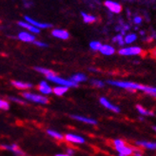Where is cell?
I'll return each instance as SVG.
<instances>
[{
	"label": "cell",
	"instance_id": "2",
	"mask_svg": "<svg viewBox=\"0 0 156 156\" xmlns=\"http://www.w3.org/2000/svg\"><path fill=\"white\" fill-rule=\"evenodd\" d=\"M47 80H49L54 84H57L58 86H63V87H67V88H75L77 87V84L73 83V81H71L69 79H66V78H62L56 74H53L51 76H47Z\"/></svg>",
	"mask_w": 156,
	"mask_h": 156
},
{
	"label": "cell",
	"instance_id": "31",
	"mask_svg": "<svg viewBox=\"0 0 156 156\" xmlns=\"http://www.w3.org/2000/svg\"><path fill=\"white\" fill-rule=\"evenodd\" d=\"M34 44L35 46L39 47V48H47V47L49 46L47 43H45V42H43V41H38V40H35V41L34 42Z\"/></svg>",
	"mask_w": 156,
	"mask_h": 156
},
{
	"label": "cell",
	"instance_id": "30",
	"mask_svg": "<svg viewBox=\"0 0 156 156\" xmlns=\"http://www.w3.org/2000/svg\"><path fill=\"white\" fill-rule=\"evenodd\" d=\"M124 145H126V143H125L123 140H121V139H115V140H113V146L115 147V149H116V147H122Z\"/></svg>",
	"mask_w": 156,
	"mask_h": 156
},
{
	"label": "cell",
	"instance_id": "4",
	"mask_svg": "<svg viewBox=\"0 0 156 156\" xmlns=\"http://www.w3.org/2000/svg\"><path fill=\"white\" fill-rule=\"evenodd\" d=\"M24 20L26 22H28L29 24H30L32 26L39 29V30H42V29H49V28H51L52 25L50 24V23H42V22H39V21H36L34 20V18H32L29 15H25L24 16Z\"/></svg>",
	"mask_w": 156,
	"mask_h": 156
},
{
	"label": "cell",
	"instance_id": "8",
	"mask_svg": "<svg viewBox=\"0 0 156 156\" xmlns=\"http://www.w3.org/2000/svg\"><path fill=\"white\" fill-rule=\"evenodd\" d=\"M104 5L106 6V8L108 11L113 13H120L122 11V6L119 3L114 2V1H110V0H108V1H105Z\"/></svg>",
	"mask_w": 156,
	"mask_h": 156
},
{
	"label": "cell",
	"instance_id": "24",
	"mask_svg": "<svg viewBox=\"0 0 156 156\" xmlns=\"http://www.w3.org/2000/svg\"><path fill=\"white\" fill-rule=\"evenodd\" d=\"M136 110L141 113L142 115H151V116H153L154 113L152 112H150V111H147L146 108L142 106H140V105H137L136 106Z\"/></svg>",
	"mask_w": 156,
	"mask_h": 156
},
{
	"label": "cell",
	"instance_id": "22",
	"mask_svg": "<svg viewBox=\"0 0 156 156\" xmlns=\"http://www.w3.org/2000/svg\"><path fill=\"white\" fill-rule=\"evenodd\" d=\"M139 146L142 147H146V149L150 150H156V143L152 142H147V141H141L139 143Z\"/></svg>",
	"mask_w": 156,
	"mask_h": 156
},
{
	"label": "cell",
	"instance_id": "39",
	"mask_svg": "<svg viewBox=\"0 0 156 156\" xmlns=\"http://www.w3.org/2000/svg\"><path fill=\"white\" fill-rule=\"evenodd\" d=\"M153 129H154V130L156 131V127H153Z\"/></svg>",
	"mask_w": 156,
	"mask_h": 156
},
{
	"label": "cell",
	"instance_id": "9",
	"mask_svg": "<svg viewBox=\"0 0 156 156\" xmlns=\"http://www.w3.org/2000/svg\"><path fill=\"white\" fill-rule=\"evenodd\" d=\"M2 149H5L7 151H9L12 152L13 154L17 156H25V152L23 151L20 147L16 144H12V145H1Z\"/></svg>",
	"mask_w": 156,
	"mask_h": 156
},
{
	"label": "cell",
	"instance_id": "20",
	"mask_svg": "<svg viewBox=\"0 0 156 156\" xmlns=\"http://www.w3.org/2000/svg\"><path fill=\"white\" fill-rule=\"evenodd\" d=\"M47 134L49 136L54 138V139H57V140H63L64 139V135L60 133V132L54 130V129H47Z\"/></svg>",
	"mask_w": 156,
	"mask_h": 156
},
{
	"label": "cell",
	"instance_id": "36",
	"mask_svg": "<svg viewBox=\"0 0 156 156\" xmlns=\"http://www.w3.org/2000/svg\"><path fill=\"white\" fill-rule=\"evenodd\" d=\"M32 5H33V2L32 3H30V2H25L24 3V7H26V8H30Z\"/></svg>",
	"mask_w": 156,
	"mask_h": 156
},
{
	"label": "cell",
	"instance_id": "25",
	"mask_svg": "<svg viewBox=\"0 0 156 156\" xmlns=\"http://www.w3.org/2000/svg\"><path fill=\"white\" fill-rule=\"evenodd\" d=\"M101 47H102V44H101L99 41H91L90 43V48L92 50V51H100Z\"/></svg>",
	"mask_w": 156,
	"mask_h": 156
},
{
	"label": "cell",
	"instance_id": "12",
	"mask_svg": "<svg viewBox=\"0 0 156 156\" xmlns=\"http://www.w3.org/2000/svg\"><path fill=\"white\" fill-rule=\"evenodd\" d=\"M17 25L19 27H21V28H24V29L28 30L29 33L33 34H40V30L35 28V27H34V26H32L30 24H29V23L26 22L25 20L24 21H18L17 22Z\"/></svg>",
	"mask_w": 156,
	"mask_h": 156
},
{
	"label": "cell",
	"instance_id": "15",
	"mask_svg": "<svg viewBox=\"0 0 156 156\" xmlns=\"http://www.w3.org/2000/svg\"><path fill=\"white\" fill-rule=\"evenodd\" d=\"M12 85L14 88L19 89V90H29L33 87V85L30 83H27V82H23V81H17V80H12Z\"/></svg>",
	"mask_w": 156,
	"mask_h": 156
},
{
	"label": "cell",
	"instance_id": "10",
	"mask_svg": "<svg viewBox=\"0 0 156 156\" xmlns=\"http://www.w3.org/2000/svg\"><path fill=\"white\" fill-rule=\"evenodd\" d=\"M38 90L40 91V93L42 95L46 96V95H50L52 93V88L48 84V82L43 80L39 83V87H38Z\"/></svg>",
	"mask_w": 156,
	"mask_h": 156
},
{
	"label": "cell",
	"instance_id": "38",
	"mask_svg": "<svg viewBox=\"0 0 156 156\" xmlns=\"http://www.w3.org/2000/svg\"><path fill=\"white\" fill-rule=\"evenodd\" d=\"M140 34H141V35H144V34H145V32H143V30H141V32H140Z\"/></svg>",
	"mask_w": 156,
	"mask_h": 156
},
{
	"label": "cell",
	"instance_id": "14",
	"mask_svg": "<svg viewBox=\"0 0 156 156\" xmlns=\"http://www.w3.org/2000/svg\"><path fill=\"white\" fill-rule=\"evenodd\" d=\"M117 151H118L119 154H123L125 156H129V155H132L133 154V151H134V149L133 147H131L129 146H128L127 144L124 145L122 147H116L115 149Z\"/></svg>",
	"mask_w": 156,
	"mask_h": 156
},
{
	"label": "cell",
	"instance_id": "35",
	"mask_svg": "<svg viewBox=\"0 0 156 156\" xmlns=\"http://www.w3.org/2000/svg\"><path fill=\"white\" fill-rule=\"evenodd\" d=\"M133 155H134V156H143L142 151H140L139 149H134Z\"/></svg>",
	"mask_w": 156,
	"mask_h": 156
},
{
	"label": "cell",
	"instance_id": "11",
	"mask_svg": "<svg viewBox=\"0 0 156 156\" xmlns=\"http://www.w3.org/2000/svg\"><path fill=\"white\" fill-rule=\"evenodd\" d=\"M99 102H100V104L102 105L103 107H105L106 108H108V110H110V111H112V112H116V113L120 112V108H119L118 107H117V106L112 105L106 97H101V98L99 99Z\"/></svg>",
	"mask_w": 156,
	"mask_h": 156
},
{
	"label": "cell",
	"instance_id": "19",
	"mask_svg": "<svg viewBox=\"0 0 156 156\" xmlns=\"http://www.w3.org/2000/svg\"><path fill=\"white\" fill-rule=\"evenodd\" d=\"M69 90V88L63 87V86H57V87H54L52 89V92L57 96H62L64 95L65 93Z\"/></svg>",
	"mask_w": 156,
	"mask_h": 156
},
{
	"label": "cell",
	"instance_id": "40",
	"mask_svg": "<svg viewBox=\"0 0 156 156\" xmlns=\"http://www.w3.org/2000/svg\"><path fill=\"white\" fill-rule=\"evenodd\" d=\"M118 156H125V155H123V154H119Z\"/></svg>",
	"mask_w": 156,
	"mask_h": 156
},
{
	"label": "cell",
	"instance_id": "18",
	"mask_svg": "<svg viewBox=\"0 0 156 156\" xmlns=\"http://www.w3.org/2000/svg\"><path fill=\"white\" fill-rule=\"evenodd\" d=\"M81 16L83 18V21L85 23H87V24H91V23H94L96 21V17L94 15H91V14H89V13H86L84 12H81Z\"/></svg>",
	"mask_w": 156,
	"mask_h": 156
},
{
	"label": "cell",
	"instance_id": "32",
	"mask_svg": "<svg viewBox=\"0 0 156 156\" xmlns=\"http://www.w3.org/2000/svg\"><path fill=\"white\" fill-rule=\"evenodd\" d=\"M9 99H10L11 101H12V102H15V103H19V104H25L24 100H22V99H20V98H18V97H13V96H11Z\"/></svg>",
	"mask_w": 156,
	"mask_h": 156
},
{
	"label": "cell",
	"instance_id": "17",
	"mask_svg": "<svg viewBox=\"0 0 156 156\" xmlns=\"http://www.w3.org/2000/svg\"><path fill=\"white\" fill-rule=\"evenodd\" d=\"M69 80L73 81V83L75 84H79V83H82V82H85L87 81V76L84 73H75L73 74L71 78H69Z\"/></svg>",
	"mask_w": 156,
	"mask_h": 156
},
{
	"label": "cell",
	"instance_id": "27",
	"mask_svg": "<svg viewBox=\"0 0 156 156\" xmlns=\"http://www.w3.org/2000/svg\"><path fill=\"white\" fill-rule=\"evenodd\" d=\"M9 108H10L9 102H7L6 100L0 98V110H2V111H8Z\"/></svg>",
	"mask_w": 156,
	"mask_h": 156
},
{
	"label": "cell",
	"instance_id": "6",
	"mask_svg": "<svg viewBox=\"0 0 156 156\" xmlns=\"http://www.w3.org/2000/svg\"><path fill=\"white\" fill-rule=\"evenodd\" d=\"M17 38L20 41L25 42V43H34L36 40L34 34H30L29 32H24V30H23V32H20L17 34Z\"/></svg>",
	"mask_w": 156,
	"mask_h": 156
},
{
	"label": "cell",
	"instance_id": "1",
	"mask_svg": "<svg viewBox=\"0 0 156 156\" xmlns=\"http://www.w3.org/2000/svg\"><path fill=\"white\" fill-rule=\"evenodd\" d=\"M22 96L24 99L30 101V102L41 104V105H46L49 103V99L47 96H44L42 94H37V93L34 92H29V91H24L22 93Z\"/></svg>",
	"mask_w": 156,
	"mask_h": 156
},
{
	"label": "cell",
	"instance_id": "33",
	"mask_svg": "<svg viewBox=\"0 0 156 156\" xmlns=\"http://www.w3.org/2000/svg\"><path fill=\"white\" fill-rule=\"evenodd\" d=\"M74 153H75V151L73 149V147H68L67 151H66V154H68V155H69V156L74 155Z\"/></svg>",
	"mask_w": 156,
	"mask_h": 156
},
{
	"label": "cell",
	"instance_id": "13",
	"mask_svg": "<svg viewBox=\"0 0 156 156\" xmlns=\"http://www.w3.org/2000/svg\"><path fill=\"white\" fill-rule=\"evenodd\" d=\"M72 118L76 120V121H79L85 124H89V125H96L97 121L95 119H92L90 118V117H86V116H82V115H72Z\"/></svg>",
	"mask_w": 156,
	"mask_h": 156
},
{
	"label": "cell",
	"instance_id": "29",
	"mask_svg": "<svg viewBox=\"0 0 156 156\" xmlns=\"http://www.w3.org/2000/svg\"><path fill=\"white\" fill-rule=\"evenodd\" d=\"M112 41H113V42H117V43H118L119 45H121V46H123V45L125 44V42H124V38H123V35H122V34H117L115 37H113Z\"/></svg>",
	"mask_w": 156,
	"mask_h": 156
},
{
	"label": "cell",
	"instance_id": "3",
	"mask_svg": "<svg viewBox=\"0 0 156 156\" xmlns=\"http://www.w3.org/2000/svg\"><path fill=\"white\" fill-rule=\"evenodd\" d=\"M118 53L123 56L129 55H139L142 53V49L140 47H129V48H122L118 51Z\"/></svg>",
	"mask_w": 156,
	"mask_h": 156
},
{
	"label": "cell",
	"instance_id": "26",
	"mask_svg": "<svg viewBox=\"0 0 156 156\" xmlns=\"http://www.w3.org/2000/svg\"><path fill=\"white\" fill-rule=\"evenodd\" d=\"M143 91L146 92V93H149V94H151V95L156 96V88L149 87V86H145Z\"/></svg>",
	"mask_w": 156,
	"mask_h": 156
},
{
	"label": "cell",
	"instance_id": "5",
	"mask_svg": "<svg viewBox=\"0 0 156 156\" xmlns=\"http://www.w3.org/2000/svg\"><path fill=\"white\" fill-rule=\"evenodd\" d=\"M64 139L69 143L76 144V145H81L86 142L84 137L77 135V134H73V133H67L66 135H64Z\"/></svg>",
	"mask_w": 156,
	"mask_h": 156
},
{
	"label": "cell",
	"instance_id": "23",
	"mask_svg": "<svg viewBox=\"0 0 156 156\" xmlns=\"http://www.w3.org/2000/svg\"><path fill=\"white\" fill-rule=\"evenodd\" d=\"M136 39H137V35L135 34H129L125 36L124 42H125V44H130L132 42H134Z\"/></svg>",
	"mask_w": 156,
	"mask_h": 156
},
{
	"label": "cell",
	"instance_id": "28",
	"mask_svg": "<svg viewBox=\"0 0 156 156\" xmlns=\"http://www.w3.org/2000/svg\"><path fill=\"white\" fill-rule=\"evenodd\" d=\"M90 83L94 86V87H97V88H103L105 86V83L101 80H98V79H92L90 81Z\"/></svg>",
	"mask_w": 156,
	"mask_h": 156
},
{
	"label": "cell",
	"instance_id": "34",
	"mask_svg": "<svg viewBox=\"0 0 156 156\" xmlns=\"http://www.w3.org/2000/svg\"><path fill=\"white\" fill-rule=\"evenodd\" d=\"M142 17H140V16H135L134 18H133V22H134V24H137V25H139V24H141L142 23Z\"/></svg>",
	"mask_w": 156,
	"mask_h": 156
},
{
	"label": "cell",
	"instance_id": "16",
	"mask_svg": "<svg viewBox=\"0 0 156 156\" xmlns=\"http://www.w3.org/2000/svg\"><path fill=\"white\" fill-rule=\"evenodd\" d=\"M99 51L102 54H104V55L111 56V55H112V54H114L115 49L111 45H102V47H101V49H100Z\"/></svg>",
	"mask_w": 156,
	"mask_h": 156
},
{
	"label": "cell",
	"instance_id": "37",
	"mask_svg": "<svg viewBox=\"0 0 156 156\" xmlns=\"http://www.w3.org/2000/svg\"><path fill=\"white\" fill-rule=\"evenodd\" d=\"M55 156H69V155H68V154H66V153H58V154H56Z\"/></svg>",
	"mask_w": 156,
	"mask_h": 156
},
{
	"label": "cell",
	"instance_id": "41",
	"mask_svg": "<svg viewBox=\"0 0 156 156\" xmlns=\"http://www.w3.org/2000/svg\"><path fill=\"white\" fill-rule=\"evenodd\" d=\"M154 38H155V39H156V35H154Z\"/></svg>",
	"mask_w": 156,
	"mask_h": 156
},
{
	"label": "cell",
	"instance_id": "21",
	"mask_svg": "<svg viewBox=\"0 0 156 156\" xmlns=\"http://www.w3.org/2000/svg\"><path fill=\"white\" fill-rule=\"evenodd\" d=\"M34 69H35L36 72L40 73H42V74H44L46 77H47V76H51V75L55 74L52 71H51V69H46V68H43V67H34Z\"/></svg>",
	"mask_w": 156,
	"mask_h": 156
},
{
	"label": "cell",
	"instance_id": "7",
	"mask_svg": "<svg viewBox=\"0 0 156 156\" xmlns=\"http://www.w3.org/2000/svg\"><path fill=\"white\" fill-rule=\"evenodd\" d=\"M51 35L61 40H68L69 38V34L68 30L63 29H53L51 30Z\"/></svg>",
	"mask_w": 156,
	"mask_h": 156
}]
</instances>
